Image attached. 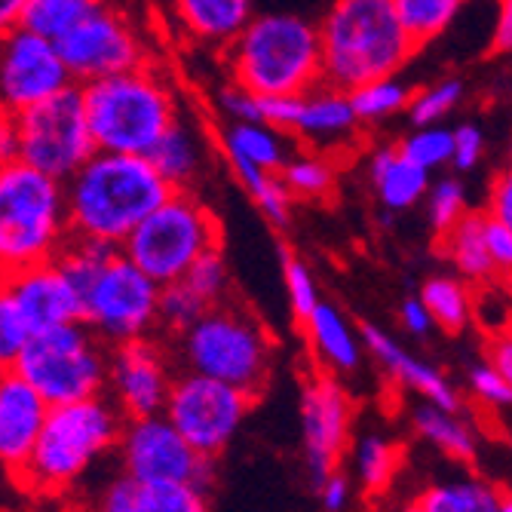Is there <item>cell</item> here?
I'll use <instances>...</instances> for the list:
<instances>
[{
	"label": "cell",
	"instance_id": "6da1fadb",
	"mask_svg": "<svg viewBox=\"0 0 512 512\" xmlns=\"http://www.w3.org/2000/svg\"><path fill=\"white\" fill-rule=\"evenodd\" d=\"M65 194L71 234L120 249L132 230L175 194V188L151 157L99 151L65 181Z\"/></svg>",
	"mask_w": 512,
	"mask_h": 512
},
{
	"label": "cell",
	"instance_id": "7a4b0ae2",
	"mask_svg": "<svg viewBox=\"0 0 512 512\" xmlns=\"http://www.w3.org/2000/svg\"><path fill=\"white\" fill-rule=\"evenodd\" d=\"M325 83L356 89L396 77L421 50L402 28L393 0H335L319 22Z\"/></svg>",
	"mask_w": 512,
	"mask_h": 512
},
{
	"label": "cell",
	"instance_id": "3957f363",
	"mask_svg": "<svg viewBox=\"0 0 512 512\" xmlns=\"http://www.w3.org/2000/svg\"><path fill=\"white\" fill-rule=\"evenodd\" d=\"M123 427L126 414L108 393L53 405L16 488L37 497L71 491L92 463L120 445Z\"/></svg>",
	"mask_w": 512,
	"mask_h": 512
},
{
	"label": "cell",
	"instance_id": "277c9868",
	"mask_svg": "<svg viewBox=\"0 0 512 512\" xmlns=\"http://www.w3.org/2000/svg\"><path fill=\"white\" fill-rule=\"evenodd\" d=\"M224 68L255 96H304L325 80L319 25L295 13L255 16L224 50Z\"/></svg>",
	"mask_w": 512,
	"mask_h": 512
},
{
	"label": "cell",
	"instance_id": "5b68a950",
	"mask_svg": "<svg viewBox=\"0 0 512 512\" xmlns=\"http://www.w3.org/2000/svg\"><path fill=\"white\" fill-rule=\"evenodd\" d=\"M83 102L99 151L114 154L148 157L178 120L172 86L148 65L83 83Z\"/></svg>",
	"mask_w": 512,
	"mask_h": 512
},
{
	"label": "cell",
	"instance_id": "8992f818",
	"mask_svg": "<svg viewBox=\"0 0 512 512\" xmlns=\"http://www.w3.org/2000/svg\"><path fill=\"white\" fill-rule=\"evenodd\" d=\"M273 338L264 325L237 304L209 307L188 332L172 338V356L181 371L218 378L252 396H261L273 371Z\"/></svg>",
	"mask_w": 512,
	"mask_h": 512
},
{
	"label": "cell",
	"instance_id": "52a82bcc",
	"mask_svg": "<svg viewBox=\"0 0 512 512\" xmlns=\"http://www.w3.org/2000/svg\"><path fill=\"white\" fill-rule=\"evenodd\" d=\"M71 237L65 181L22 160L0 166V261L19 270L50 261Z\"/></svg>",
	"mask_w": 512,
	"mask_h": 512
},
{
	"label": "cell",
	"instance_id": "ba28073f",
	"mask_svg": "<svg viewBox=\"0 0 512 512\" xmlns=\"http://www.w3.org/2000/svg\"><path fill=\"white\" fill-rule=\"evenodd\" d=\"M10 368L50 405L80 402L108 393L111 347L83 319H74L34 332Z\"/></svg>",
	"mask_w": 512,
	"mask_h": 512
},
{
	"label": "cell",
	"instance_id": "9c48e42d",
	"mask_svg": "<svg viewBox=\"0 0 512 512\" xmlns=\"http://www.w3.org/2000/svg\"><path fill=\"white\" fill-rule=\"evenodd\" d=\"M221 227L212 209L191 191H175L138 224L120 252L160 286L178 283L209 252L218 249Z\"/></svg>",
	"mask_w": 512,
	"mask_h": 512
},
{
	"label": "cell",
	"instance_id": "30bf717a",
	"mask_svg": "<svg viewBox=\"0 0 512 512\" xmlns=\"http://www.w3.org/2000/svg\"><path fill=\"white\" fill-rule=\"evenodd\" d=\"M13 120L19 132V160L59 181H68L99 154L80 83L34 108L13 114Z\"/></svg>",
	"mask_w": 512,
	"mask_h": 512
},
{
	"label": "cell",
	"instance_id": "8fae6325",
	"mask_svg": "<svg viewBox=\"0 0 512 512\" xmlns=\"http://www.w3.org/2000/svg\"><path fill=\"white\" fill-rule=\"evenodd\" d=\"M163 286L117 252L83 289V322L108 347L154 338L160 332Z\"/></svg>",
	"mask_w": 512,
	"mask_h": 512
},
{
	"label": "cell",
	"instance_id": "7c38bea8",
	"mask_svg": "<svg viewBox=\"0 0 512 512\" xmlns=\"http://www.w3.org/2000/svg\"><path fill=\"white\" fill-rule=\"evenodd\" d=\"M258 396L197 371H181L172 384L166 417L203 457H218L240 433Z\"/></svg>",
	"mask_w": 512,
	"mask_h": 512
},
{
	"label": "cell",
	"instance_id": "4fadbf2b",
	"mask_svg": "<svg viewBox=\"0 0 512 512\" xmlns=\"http://www.w3.org/2000/svg\"><path fill=\"white\" fill-rule=\"evenodd\" d=\"M120 460L132 482H194L209 491L215 479V457H203L166 414L126 421L120 436Z\"/></svg>",
	"mask_w": 512,
	"mask_h": 512
},
{
	"label": "cell",
	"instance_id": "5bb4252c",
	"mask_svg": "<svg viewBox=\"0 0 512 512\" xmlns=\"http://www.w3.org/2000/svg\"><path fill=\"white\" fill-rule=\"evenodd\" d=\"M353 399L332 371H313L301 387V445L310 485L329 479L353 448Z\"/></svg>",
	"mask_w": 512,
	"mask_h": 512
},
{
	"label": "cell",
	"instance_id": "9a60e30c",
	"mask_svg": "<svg viewBox=\"0 0 512 512\" xmlns=\"http://www.w3.org/2000/svg\"><path fill=\"white\" fill-rule=\"evenodd\" d=\"M74 86L71 68L53 37H43L25 25L4 31L0 43V102L4 111L19 114Z\"/></svg>",
	"mask_w": 512,
	"mask_h": 512
},
{
	"label": "cell",
	"instance_id": "2e32d148",
	"mask_svg": "<svg viewBox=\"0 0 512 512\" xmlns=\"http://www.w3.org/2000/svg\"><path fill=\"white\" fill-rule=\"evenodd\" d=\"M56 43L71 68L74 83L80 86L148 65V50L142 37L135 34V28L120 13L108 7H99Z\"/></svg>",
	"mask_w": 512,
	"mask_h": 512
},
{
	"label": "cell",
	"instance_id": "e0dca14e",
	"mask_svg": "<svg viewBox=\"0 0 512 512\" xmlns=\"http://www.w3.org/2000/svg\"><path fill=\"white\" fill-rule=\"evenodd\" d=\"M175 384L169 350L157 338H138L111 347L108 396L120 405L126 421L163 414Z\"/></svg>",
	"mask_w": 512,
	"mask_h": 512
},
{
	"label": "cell",
	"instance_id": "ac0fdd59",
	"mask_svg": "<svg viewBox=\"0 0 512 512\" xmlns=\"http://www.w3.org/2000/svg\"><path fill=\"white\" fill-rule=\"evenodd\" d=\"M4 292L16 298L22 313L31 319L34 332L83 319V292L74 286V279L62 270L56 258L7 270Z\"/></svg>",
	"mask_w": 512,
	"mask_h": 512
},
{
	"label": "cell",
	"instance_id": "d6986e66",
	"mask_svg": "<svg viewBox=\"0 0 512 512\" xmlns=\"http://www.w3.org/2000/svg\"><path fill=\"white\" fill-rule=\"evenodd\" d=\"M50 402H46L22 375L13 368H4L0 375V460L7 473L16 479L28 463L46 417H50Z\"/></svg>",
	"mask_w": 512,
	"mask_h": 512
},
{
	"label": "cell",
	"instance_id": "ffe728a7",
	"mask_svg": "<svg viewBox=\"0 0 512 512\" xmlns=\"http://www.w3.org/2000/svg\"><path fill=\"white\" fill-rule=\"evenodd\" d=\"M362 341H365L368 356L381 365V371L393 384H399L402 390L417 393L424 402H436L442 408L463 411V396L445 378L442 368H436L433 362H427L421 356L408 353L390 332L378 329V325H371V322L362 325Z\"/></svg>",
	"mask_w": 512,
	"mask_h": 512
},
{
	"label": "cell",
	"instance_id": "44dd1931",
	"mask_svg": "<svg viewBox=\"0 0 512 512\" xmlns=\"http://www.w3.org/2000/svg\"><path fill=\"white\" fill-rule=\"evenodd\" d=\"M362 129V120L353 108L350 92L332 83H319L304 92L301 117L295 126V138L304 148L335 154L338 148H350Z\"/></svg>",
	"mask_w": 512,
	"mask_h": 512
},
{
	"label": "cell",
	"instance_id": "7402d4cb",
	"mask_svg": "<svg viewBox=\"0 0 512 512\" xmlns=\"http://www.w3.org/2000/svg\"><path fill=\"white\" fill-rule=\"evenodd\" d=\"M301 329H304L307 350L322 371H332V375H338V378L359 371L362 356L368 350L362 341V329H353V322L344 316L341 307L322 301L301 322Z\"/></svg>",
	"mask_w": 512,
	"mask_h": 512
},
{
	"label": "cell",
	"instance_id": "603a6c76",
	"mask_svg": "<svg viewBox=\"0 0 512 512\" xmlns=\"http://www.w3.org/2000/svg\"><path fill=\"white\" fill-rule=\"evenodd\" d=\"M430 175V169L408 160L399 145H381L368 154L371 191L387 212H408L417 203H427V194L433 188Z\"/></svg>",
	"mask_w": 512,
	"mask_h": 512
},
{
	"label": "cell",
	"instance_id": "cb8c5ba5",
	"mask_svg": "<svg viewBox=\"0 0 512 512\" xmlns=\"http://www.w3.org/2000/svg\"><path fill=\"white\" fill-rule=\"evenodd\" d=\"M172 10L184 34L215 50H227L255 19L252 0H175Z\"/></svg>",
	"mask_w": 512,
	"mask_h": 512
},
{
	"label": "cell",
	"instance_id": "d4e9b609",
	"mask_svg": "<svg viewBox=\"0 0 512 512\" xmlns=\"http://www.w3.org/2000/svg\"><path fill=\"white\" fill-rule=\"evenodd\" d=\"M301 142L292 132L276 129L264 120H237L221 132L224 160H246L267 172H283Z\"/></svg>",
	"mask_w": 512,
	"mask_h": 512
},
{
	"label": "cell",
	"instance_id": "484cf974",
	"mask_svg": "<svg viewBox=\"0 0 512 512\" xmlns=\"http://www.w3.org/2000/svg\"><path fill=\"white\" fill-rule=\"evenodd\" d=\"M411 427L430 448H436L442 457L473 467L479 457V436L473 424L463 417V411L442 408L436 402H421L411 408Z\"/></svg>",
	"mask_w": 512,
	"mask_h": 512
},
{
	"label": "cell",
	"instance_id": "4316f807",
	"mask_svg": "<svg viewBox=\"0 0 512 512\" xmlns=\"http://www.w3.org/2000/svg\"><path fill=\"white\" fill-rule=\"evenodd\" d=\"M148 157L175 191H191L206 169L209 148L203 142L200 129L178 114V120L169 126V132L154 145Z\"/></svg>",
	"mask_w": 512,
	"mask_h": 512
},
{
	"label": "cell",
	"instance_id": "83f0119b",
	"mask_svg": "<svg viewBox=\"0 0 512 512\" xmlns=\"http://www.w3.org/2000/svg\"><path fill=\"white\" fill-rule=\"evenodd\" d=\"M439 246L454 273H460L467 283L488 286L497 279V267L488 252V212H467L445 237H439Z\"/></svg>",
	"mask_w": 512,
	"mask_h": 512
},
{
	"label": "cell",
	"instance_id": "f1b7e54d",
	"mask_svg": "<svg viewBox=\"0 0 512 512\" xmlns=\"http://www.w3.org/2000/svg\"><path fill=\"white\" fill-rule=\"evenodd\" d=\"M414 500L424 506V512H503L506 491L485 476L460 473L424 485Z\"/></svg>",
	"mask_w": 512,
	"mask_h": 512
},
{
	"label": "cell",
	"instance_id": "f546056e",
	"mask_svg": "<svg viewBox=\"0 0 512 512\" xmlns=\"http://www.w3.org/2000/svg\"><path fill=\"white\" fill-rule=\"evenodd\" d=\"M353 479L365 497H384L405 463L402 445L387 433H362L353 439Z\"/></svg>",
	"mask_w": 512,
	"mask_h": 512
},
{
	"label": "cell",
	"instance_id": "4dcf8cb0",
	"mask_svg": "<svg viewBox=\"0 0 512 512\" xmlns=\"http://www.w3.org/2000/svg\"><path fill=\"white\" fill-rule=\"evenodd\" d=\"M421 298L436 319V329L445 335H463L470 329L476 316V298L473 283H467L463 276H430L421 286Z\"/></svg>",
	"mask_w": 512,
	"mask_h": 512
},
{
	"label": "cell",
	"instance_id": "1f68e13d",
	"mask_svg": "<svg viewBox=\"0 0 512 512\" xmlns=\"http://www.w3.org/2000/svg\"><path fill=\"white\" fill-rule=\"evenodd\" d=\"M227 166L234 169L237 181L246 188V194L252 197V203L258 206V212L273 224V227H289L292 221V200L295 194L286 188V181L279 172H267L258 169L246 160H227Z\"/></svg>",
	"mask_w": 512,
	"mask_h": 512
},
{
	"label": "cell",
	"instance_id": "d6a6232c",
	"mask_svg": "<svg viewBox=\"0 0 512 512\" xmlns=\"http://www.w3.org/2000/svg\"><path fill=\"white\" fill-rule=\"evenodd\" d=\"M279 175H283L286 188L298 200H322V197H329L335 191L338 166H335L332 154H322V151H313V148L301 145Z\"/></svg>",
	"mask_w": 512,
	"mask_h": 512
},
{
	"label": "cell",
	"instance_id": "836d02e7",
	"mask_svg": "<svg viewBox=\"0 0 512 512\" xmlns=\"http://www.w3.org/2000/svg\"><path fill=\"white\" fill-rule=\"evenodd\" d=\"M467 0H393L402 28L411 34L417 46H424L445 34L451 22L460 16Z\"/></svg>",
	"mask_w": 512,
	"mask_h": 512
},
{
	"label": "cell",
	"instance_id": "e575fe53",
	"mask_svg": "<svg viewBox=\"0 0 512 512\" xmlns=\"http://www.w3.org/2000/svg\"><path fill=\"white\" fill-rule=\"evenodd\" d=\"M99 7H102V0H28L19 25L37 31L43 37L59 40L62 34H68L74 25H80Z\"/></svg>",
	"mask_w": 512,
	"mask_h": 512
},
{
	"label": "cell",
	"instance_id": "d590c367",
	"mask_svg": "<svg viewBox=\"0 0 512 512\" xmlns=\"http://www.w3.org/2000/svg\"><path fill=\"white\" fill-rule=\"evenodd\" d=\"M411 96L414 92L408 89L405 80L396 77H381V80H371V83H362L356 89H350V99H353V108L362 120V126L368 123H381L387 117H396L402 111H408L411 105Z\"/></svg>",
	"mask_w": 512,
	"mask_h": 512
},
{
	"label": "cell",
	"instance_id": "8d00e7d4",
	"mask_svg": "<svg viewBox=\"0 0 512 512\" xmlns=\"http://www.w3.org/2000/svg\"><path fill=\"white\" fill-rule=\"evenodd\" d=\"M138 512H209L206 488L194 482L138 485Z\"/></svg>",
	"mask_w": 512,
	"mask_h": 512
},
{
	"label": "cell",
	"instance_id": "74e56055",
	"mask_svg": "<svg viewBox=\"0 0 512 512\" xmlns=\"http://www.w3.org/2000/svg\"><path fill=\"white\" fill-rule=\"evenodd\" d=\"M402 154L408 160H414L417 166H424L430 172L451 166L454 163V129L433 123V126H417L411 129L402 142H399Z\"/></svg>",
	"mask_w": 512,
	"mask_h": 512
},
{
	"label": "cell",
	"instance_id": "f35d334b",
	"mask_svg": "<svg viewBox=\"0 0 512 512\" xmlns=\"http://www.w3.org/2000/svg\"><path fill=\"white\" fill-rule=\"evenodd\" d=\"M209 307L212 304L203 295H197L188 283H184V279L163 286V295H160V332H166L169 338H178L181 332H188Z\"/></svg>",
	"mask_w": 512,
	"mask_h": 512
},
{
	"label": "cell",
	"instance_id": "ab89813d",
	"mask_svg": "<svg viewBox=\"0 0 512 512\" xmlns=\"http://www.w3.org/2000/svg\"><path fill=\"white\" fill-rule=\"evenodd\" d=\"M117 252H120L117 246H108V243H99V240H86V237H74L71 234L68 243L62 246V252L56 255V261L74 279V286L83 292Z\"/></svg>",
	"mask_w": 512,
	"mask_h": 512
},
{
	"label": "cell",
	"instance_id": "60d3db41",
	"mask_svg": "<svg viewBox=\"0 0 512 512\" xmlns=\"http://www.w3.org/2000/svg\"><path fill=\"white\" fill-rule=\"evenodd\" d=\"M463 80L457 77H442L424 89H417L411 96V105H408V120L414 126H433V123H442L460 102H463Z\"/></svg>",
	"mask_w": 512,
	"mask_h": 512
},
{
	"label": "cell",
	"instance_id": "b9f144b4",
	"mask_svg": "<svg viewBox=\"0 0 512 512\" xmlns=\"http://www.w3.org/2000/svg\"><path fill=\"white\" fill-rule=\"evenodd\" d=\"M467 212H470L467 209V188H463L460 178L445 175L430 188V194H427V221L433 227L436 240L445 237Z\"/></svg>",
	"mask_w": 512,
	"mask_h": 512
},
{
	"label": "cell",
	"instance_id": "7bdbcfd3",
	"mask_svg": "<svg viewBox=\"0 0 512 512\" xmlns=\"http://www.w3.org/2000/svg\"><path fill=\"white\" fill-rule=\"evenodd\" d=\"M279 261H283V286H286V295H289V307L298 319V325L322 304L319 298V286H316V276L313 270L289 249L279 252Z\"/></svg>",
	"mask_w": 512,
	"mask_h": 512
},
{
	"label": "cell",
	"instance_id": "ee69618b",
	"mask_svg": "<svg viewBox=\"0 0 512 512\" xmlns=\"http://www.w3.org/2000/svg\"><path fill=\"white\" fill-rule=\"evenodd\" d=\"M34 335L31 319L22 313L16 298L10 292H0V365L10 368L16 356L25 350V344Z\"/></svg>",
	"mask_w": 512,
	"mask_h": 512
},
{
	"label": "cell",
	"instance_id": "f6af8a7d",
	"mask_svg": "<svg viewBox=\"0 0 512 512\" xmlns=\"http://www.w3.org/2000/svg\"><path fill=\"white\" fill-rule=\"evenodd\" d=\"M184 283H188L197 295H203L212 307H215V304H224V301H227V289H230V270H227V261H224L221 246H218V249H209V252L188 270V276H184Z\"/></svg>",
	"mask_w": 512,
	"mask_h": 512
},
{
	"label": "cell",
	"instance_id": "bcb514c9",
	"mask_svg": "<svg viewBox=\"0 0 512 512\" xmlns=\"http://www.w3.org/2000/svg\"><path fill=\"white\" fill-rule=\"evenodd\" d=\"M467 387L485 408H512V384L488 362V356L467 368Z\"/></svg>",
	"mask_w": 512,
	"mask_h": 512
},
{
	"label": "cell",
	"instance_id": "7dc6e473",
	"mask_svg": "<svg viewBox=\"0 0 512 512\" xmlns=\"http://www.w3.org/2000/svg\"><path fill=\"white\" fill-rule=\"evenodd\" d=\"M215 105L218 111L230 120V123H237V120H261V111H258V96L252 89L240 86V83H224L218 92H215Z\"/></svg>",
	"mask_w": 512,
	"mask_h": 512
},
{
	"label": "cell",
	"instance_id": "c3c4849f",
	"mask_svg": "<svg viewBox=\"0 0 512 512\" xmlns=\"http://www.w3.org/2000/svg\"><path fill=\"white\" fill-rule=\"evenodd\" d=\"M356 488H359L356 479L350 473H344V467H341L329 479H322L313 491L319 497L322 512H350V506L356 500Z\"/></svg>",
	"mask_w": 512,
	"mask_h": 512
},
{
	"label": "cell",
	"instance_id": "681fc988",
	"mask_svg": "<svg viewBox=\"0 0 512 512\" xmlns=\"http://www.w3.org/2000/svg\"><path fill=\"white\" fill-rule=\"evenodd\" d=\"M485 157V135L476 123H460L454 126V169L457 172H473Z\"/></svg>",
	"mask_w": 512,
	"mask_h": 512
},
{
	"label": "cell",
	"instance_id": "f907efd6",
	"mask_svg": "<svg viewBox=\"0 0 512 512\" xmlns=\"http://www.w3.org/2000/svg\"><path fill=\"white\" fill-rule=\"evenodd\" d=\"M301 105H304V96H258L261 120L292 135L301 117Z\"/></svg>",
	"mask_w": 512,
	"mask_h": 512
},
{
	"label": "cell",
	"instance_id": "816d5d0a",
	"mask_svg": "<svg viewBox=\"0 0 512 512\" xmlns=\"http://www.w3.org/2000/svg\"><path fill=\"white\" fill-rule=\"evenodd\" d=\"M488 252L494 258L497 276L512 283V224L494 218L491 212H488Z\"/></svg>",
	"mask_w": 512,
	"mask_h": 512
},
{
	"label": "cell",
	"instance_id": "f5cc1de1",
	"mask_svg": "<svg viewBox=\"0 0 512 512\" xmlns=\"http://www.w3.org/2000/svg\"><path fill=\"white\" fill-rule=\"evenodd\" d=\"M92 512H138V482H132L129 476L114 479Z\"/></svg>",
	"mask_w": 512,
	"mask_h": 512
},
{
	"label": "cell",
	"instance_id": "db71d44e",
	"mask_svg": "<svg viewBox=\"0 0 512 512\" xmlns=\"http://www.w3.org/2000/svg\"><path fill=\"white\" fill-rule=\"evenodd\" d=\"M399 319L405 325V332L411 338H427L433 329H436V319L427 307V301L421 295H414V298H405L402 307H399Z\"/></svg>",
	"mask_w": 512,
	"mask_h": 512
},
{
	"label": "cell",
	"instance_id": "11a10c76",
	"mask_svg": "<svg viewBox=\"0 0 512 512\" xmlns=\"http://www.w3.org/2000/svg\"><path fill=\"white\" fill-rule=\"evenodd\" d=\"M488 212L506 224H512V160L509 166H503L494 178H491V188H488Z\"/></svg>",
	"mask_w": 512,
	"mask_h": 512
},
{
	"label": "cell",
	"instance_id": "9f6ffc18",
	"mask_svg": "<svg viewBox=\"0 0 512 512\" xmlns=\"http://www.w3.org/2000/svg\"><path fill=\"white\" fill-rule=\"evenodd\" d=\"M485 356H488V362L500 371V375L512 384V329L494 332V335L488 338Z\"/></svg>",
	"mask_w": 512,
	"mask_h": 512
},
{
	"label": "cell",
	"instance_id": "6f0895ef",
	"mask_svg": "<svg viewBox=\"0 0 512 512\" xmlns=\"http://www.w3.org/2000/svg\"><path fill=\"white\" fill-rule=\"evenodd\" d=\"M491 43L497 53H512V0H497V22Z\"/></svg>",
	"mask_w": 512,
	"mask_h": 512
},
{
	"label": "cell",
	"instance_id": "680465c9",
	"mask_svg": "<svg viewBox=\"0 0 512 512\" xmlns=\"http://www.w3.org/2000/svg\"><path fill=\"white\" fill-rule=\"evenodd\" d=\"M0 151H4V163L19 160V132L13 114L4 111V126H0Z\"/></svg>",
	"mask_w": 512,
	"mask_h": 512
},
{
	"label": "cell",
	"instance_id": "91938a15",
	"mask_svg": "<svg viewBox=\"0 0 512 512\" xmlns=\"http://www.w3.org/2000/svg\"><path fill=\"white\" fill-rule=\"evenodd\" d=\"M25 4H28V0H0V25H4V31L19 25V19L25 13Z\"/></svg>",
	"mask_w": 512,
	"mask_h": 512
},
{
	"label": "cell",
	"instance_id": "94428289",
	"mask_svg": "<svg viewBox=\"0 0 512 512\" xmlns=\"http://www.w3.org/2000/svg\"><path fill=\"white\" fill-rule=\"evenodd\" d=\"M399 512H424V506L417 503V500H408L405 506H399Z\"/></svg>",
	"mask_w": 512,
	"mask_h": 512
},
{
	"label": "cell",
	"instance_id": "6125c7cd",
	"mask_svg": "<svg viewBox=\"0 0 512 512\" xmlns=\"http://www.w3.org/2000/svg\"><path fill=\"white\" fill-rule=\"evenodd\" d=\"M503 512H512V494L506 491V500H503Z\"/></svg>",
	"mask_w": 512,
	"mask_h": 512
},
{
	"label": "cell",
	"instance_id": "be15d7a7",
	"mask_svg": "<svg viewBox=\"0 0 512 512\" xmlns=\"http://www.w3.org/2000/svg\"><path fill=\"white\" fill-rule=\"evenodd\" d=\"M509 160H512V142H509Z\"/></svg>",
	"mask_w": 512,
	"mask_h": 512
}]
</instances>
